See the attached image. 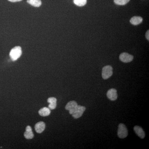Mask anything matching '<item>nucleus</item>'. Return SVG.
I'll use <instances>...</instances> for the list:
<instances>
[{"instance_id":"39448f33","label":"nucleus","mask_w":149,"mask_h":149,"mask_svg":"<svg viewBox=\"0 0 149 149\" xmlns=\"http://www.w3.org/2000/svg\"><path fill=\"white\" fill-rule=\"evenodd\" d=\"M119 59L123 62L129 63L133 61V56L127 53H123L119 56Z\"/></svg>"},{"instance_id":"6e6552de","label":"nucleus","mask_w":149,"mask_h":149,"mask_svg":"<svg viewBox=\"0 0 149 149\" xmlns=\"http://www.w3.org/2000/svg\"><path fill=\"white\" fill-rule=\"evenodd\" d=\"M45 124L43 121L37 123L35 125V130L38 133H42L45 130Z\"/></svg>"},{"instance_id":"20e7f679","label":"nucleus","mask_w":149,"mask_h":149,"mask_svg":"<svg viewBox=\"0 0 149 149\" xmlns=\"http://www.w3.org/2000/svg\"><path fill=\"white\" fill-rule=\"evenodd\" d=\"M85 109H86L85 107L77 105L74 110L73 111V112L71 115L74 118L77 119L83 115V113L85 111Z\"/></svg>"},{"instance_id":"0eeeda50","label":"nucleus","mask_w":149,"mask_h":149,"mask_svg":"<svg viewBox=\"0 0 149 149\" xmlns=\"http://www.w3.org/2000/svg\"><path fill=\"white\" fill-rule=\"evenodd\" d=\"M78 105L77 103L74 101H71L68 103L65 106V109L69 111V113L72 114L73 111L75 109V108Z\"/></svg>"},{"instance_id":"4468645a","label":"nucleus","mask_w":149,"mask_h":149,"mask_svg":"<svg viewBox=\"0 0 149 149\" xmlns=\"http://www.w3.org/2000/svg\"><path fill=\"white\" fill-rule=\"evenodd\" d=\"M27 2L35 7H39L42 5L41 0H27Z\"/></svg>"},{"instance_id":"9d476101","label":"nucleus","mask_w":149,"mask_h":149,"mask_svg":"<svg viewBox=\"0 0 149 149\" xmlns=\"http://www.w3.org/2000/svg\"><path fill=\"white\" fill-rule=\"evenodd\" d=\"M24 136L26 139H32L34 137V134L32 131V128L29 125L27 126L26 131L24 133Z\"/></svg>"},{"instance_id":"f03ea898","label":"nucleus","mask_w":149,"mask_h":149,"mask_svg":"<svg viewBox=\"0 0 149 149\" xmlns=\"http://www.w3.org/2000/svg\"><path fill=\"white\" fill-rule=\"evenodd\" d=\"M128 135V130L124 124L120 123L118 125V136L120 139H124Z\"/></svg>"},{"instance_id":"2eb2a0df","label":"nucleus","mask_w":149,"mask_h":149,"mask_svg":"<svg viewBox=\"0 0 149 149\" xmlns=\"http://www.w3.org/2000/svg\"><path fill=\"white\" fill-rule=\"evenodd\" d=\"M74 4L78 6H83L87 3V0H73Z\"/></svg>"},{"instance_id":"9b49d317","label":"nucleus","mask_w":149,"mask_h":149,"mask_svg":"<svg viewBox=\"0 0 149 149\" xmlns=\"http://www.w3.org/2000/svg\"><path fill=\"white\" fill-rule=\"evenodd\" d=\"M48 102L49 103V108L50 109H55L56 107L57 100L55 97H50L48 99Z\"/></svg>"},{"instance_id":"f8f14e48","label":"nucleus","mask_w":149,"mask_h":149,"mask_svg":"<svg viewBox=\"0 0 149 149\" xmlns=\"http://www.w3.org/2000/svg\"><path fill=\"white\" fill-rule=\"evenodd\" d=\"M143 20V18L141 17L134 16L130 19V22L133 25H137L141 24Z\"/></svg>"},{"instance_id":"1a4fd4ad","label":"nucleus","mask_w":149,"mask_h":149,"mask_svg":"<svg viewBox=\"0 0 149 149\" xmlns=\"http://www.w3.org/2000/svg\"><path fill=\"white\" fill-rule=\"evenodd\" d=\"M135 133L141 139H143L145 137V133L143 128L139 126H136L134 127Z\"/></svg>"},{"instance_id":"ddd939ff","label":"nucleus","mask_w":149,"mask_h":149,"mask_svg":"<svg viewBox=\"0 0 149 149\" xmlns=\"http://www.w3.org/2000/svg\"><path fill=\"white\" fill-rule=\"evenodd\" d=\"M50 109L49 108L44 107L41 109L39 111V114L42 116H47L50 114Z\"/></svg>"},{"instance_id":"a211bd4d","label":"nucleus","mask_w":149,"mask_h":149,"mask_svg":"<svg viewBox=\"0 0 149 149\" xmlns=\"http://www.w3.org/2000/svg\"><path fill=\"white\" fill-rule=\"evenodd\" d=\"M9 1L11 2H19L22 0H8Z\"/></svg>"},{"instance_id":"7ed1b4c3","label":"nucleus","mask_w":149,"mask_h":149,"mask_svg":"<svg viewBox=\"0 0 149 149\" xmlns=\"http://www.w3.org/2000/svg\"><path fill=\"white\" fill-rule=\"evenodd\" d=\"M113 74L112 67L110 65L104 67L102 70V77L104 80L108 79Z\"/></svg>"},{"instance_id":"f257e3e1","label":"nucleus","mask_w":149,"mask_h":149,"mask_svg":"<svg viewBox=\"0 0 149 149\" xmlns=\"http://www.w3.org/2000/svg\"><path fill=\"white\" fill-rule=\"evenodd\" d=\"M22 53V52L21 47L17 46L11 50L10 56L13 61H15L21 56Z\"/></svg>"},{"instance_id":"dca6fc26","label":"nucleus","mask_w":149,"mask_h":149,"mask_svg":"<svg viewBox=\"0 0 149 149\" xmlns=\"http://www.w3.org/2000/svg\"><path fill=\"white\" fill-rule=\"evenodd\" d=\"M130 0H114V2L118 5H125L129 2Z\"/></svg>"},{"instance_id":"423d86ee","label":"nucleus","mask_w":149,"mask_h":149,"mask_svg":"<svg viewBox=\"0 0 149 149\" xmlns=\"http://www.w3.org/2000/svg\"><path fill=\"white\" fill-rule=\"evenodd\" d=\"M107 96L111 100H116L118 97L117 91L113 88L110 89L107 93Z\"/></svg>"},{"instance_id":"f3484780","label":"nucleus","mask_w":149,"mask_h":149,"mask_svg":"<svg viewBox=\"0 0 149 149\" xmlns=\"http://www.w3.org/2000/svg\"><path fill=\"white\" fill-rule=\"evenodd\" d=\"M146 37L147 40H149V31L148 30L146 33Z\"/></svg>"}]
</instances>
